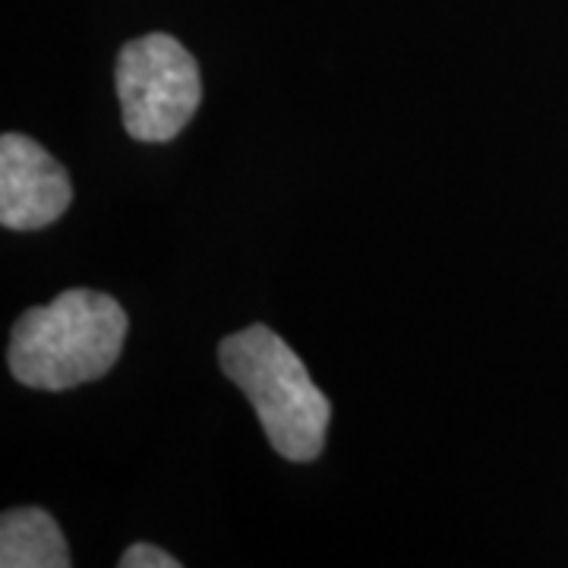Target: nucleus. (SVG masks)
<instances>
[{"label":"nucleus","instance_id":"1","mask_svg":"<svg viewBox=\"0 0 568 568\" xmlns=\"http://www.w3.org/2000/svg\"><path fill=\"white\" fill-rule=\"evenodd\" d=\"M126 325L123 306L102 291H63L58 301L22 313L7 364L22 386L44 392L95 383L118 364Z\"/></svg>","mask_w":568,"mask_h":568},{"label":"nucleus","instance_id":"2","mask_svg":"<svg viewBox=\"0 0 568 568\" xmlns=\"http://www.w3.org/2000/svg\"><path fill=\"white\" fill-rule=\"evenodd\" d=\"M227 379L244 392L268 443L287 462H313L325 443L332 405L306 373L304 361L265 328L250 325L219 347Z\"/></svg>","mask_w":568,"mask_h":568},{"label":"nucleus","instance_id":"3","mask_svg":"<svg viewBox=\"0 0 568 568\" xmlns=\"http://www.w3.org/2000/svg\"><path fill=\"white\" fill-rule=\"evenodd\" d=\"M118 95L133 140H174L203 99L200 67L178 39L164 32L142 36L123 44L118 58Z\"/></svg>","mask_w":568,"mask_h":568},{"label":"nucleus","instance_id":"4","mask_svg":"<svg viewBox=\"0 0 568 568\" xmlns=\"http://www.w3.org/2000/svg\"><path fill=\"white\" fill-rule=\"evenodd\" d=\"M73 200L70 178L39 142L22 133L0 140V224L39 231L61 219Z\"/></svg>","mask_w":568,"mask_h":568},{"label":"nucleus","instance_id":"5","mask_svg":"<svg viewBox=\"0 0 568 568\" xmlns=\"http://www.w3.org/2000/svg\"><path fill=\"white\" fill-rule=\"evenodd\" d=\"M0 566L67 568L70 552L58 521L44 508H10L0 518Z\"/></svg>","mask_w":568,"mask_h":568},{"label":"nucleus","instance_id":"6","mask_svg":"<svg viewBox=\"0 0 568 568\" xmlns=\"http://www.w3.org/2000/svg\"><path fill=\"white\" fill-rule=\"evenodd\" d=\"M118 566L121 568H178L181 562H178L171 552L152 547V544H133V547L123 552Z\"/></svg>","mask_w":568,"mask_h":568}]
</instances>
